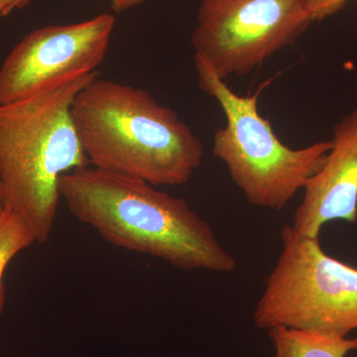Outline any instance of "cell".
<instances>
[{"mask_svg":"<svg viewBox=\"0 0 357 357\" xmlns=\"http://www.w3.org/2000/svg\"><path fill=\"white\" fill-rule=\"evenodd\" d=\"M59 191L79 222L116 248L185 271L229 273L236 268L210 223L184 199L146 181L88 166L63 175Z\"/></svg>","mask_w":357,"mask_h":357,"instance_id":"1","label":"cell"},{"mask_svg":"<svg viewBox=\"0 0 357 357\" xmlns=\"http://www.w3.org/2000/svg\"><path fill=\"white\" fill-rule=\"evenodd\" d=\"M70 114L89 166L100 170L173 187L188 184L203 162L196 133L146 89L96 77Z\"/></svg>","mask_w":357,"mask_h":357,"instance_id":"2","label":"cell"},{"mask_svg":"<svg viewBox=\"0 0 357 357\" xmlns=\"http://www.w3.org/2000/svg\"><path fill=\"white\" fill-rule=\"evenodd\" d=\"M98 70L66 77L20 102L0 105V184L6 208L49 241L65 174L89 166L72 119L79 91Z\"/></svg>","mask_w":357,"mask_h":357,"instance_id":"3","label":"cell"},{"mask_svg":"<svg viewBox=\"0 0 357 357\" xmlns=\"http://www.w3.org/2000/svg\"><path fill=\"white\" fill-rule=\"evenodd\" d=\"M199 89L217 100L225 124L213 138V153L227 167L249 204L280 211L325 162L332 141L293 149L284 144L258 109V93L239 96L206 61L195 55Z\"/></svg>","mask_w":357,"mask_h":357,"instance_id":"4","label":"cell"},{"mask_svg":"<svg viewBox=\"0 0 357 357\" xmlns=\"http://www.w3.org/2000/svg\"><path fill=\"white\" fill-rule=\"evenodd\" d=\"M282 250L253 312L258 328H302L347 337L357 330V268L324 251L319 238L281 230Z\"/></svg>","mask_w":357,"mask_h":357,"instance_id":"5","label":"cell"},{"mask_svg":"<svg viewBox=\"0 0 357 357\" xmlns=\"http://www.w3.org/2000/svg\"><path fill=\"white\" fill-rule=\"evenodd\" d=\"M312 22L307 0H202L192 44L222 79L245 76Z\"/></svg>","mask_w":357,"mask_h":357,"instance_id":"6","label":"cell"},{"mask_svg":"<svg viewBox=\"0 0 357 357\" xmlns=\"http://www.w3.org/2000/svg\"><path fill=\"white\" fill-rule=\"evenodd\" d=\"M114 26V15L105 13L28 33L0 67V105L20 102L66 77L95 72L107 56Z\"/></svg>","mask_w":357,"mask_h":357,"instance_id":"7","label":"cell"},{"mask_svg":"<svg viewBox=\"0 0 357 357\" xmlns=\"http://www.w3.org/2000/svg\"><path fill=\"white\" fill-rule=\"evenodd\" d=\"M331 141L332 148L305 185L291 223L302 236L319 238L332 220L357 222V109L340 119Z\"/></svg>","mask_w":357,"mask_h":357,"instance_id":"8","label":"cell"},{"mask_svg":"<svg viewBox=\"0 0 357 357\" xmlns=\"http://www.w3.org/2000/svg\"><path fill=\"white\" fill-rule=\"evenodd\" d=\"M267 335L273 357H347L357 351V337L281 326L269 328Z\"/></svg>","mask_w":357,"mask_h":357,"instance_id":"9","label":"cell"},{"mask_svg":"<svg viewBox=\"0 0 357 357\" xmlns=\"http://www.w3.org/2000/svg\"><path fill=\"white\" fill-rule=\"evenodd\" d=\"M35 243H37L36 236L31 227L22 218L6 208L0 218V314L6 302L4 272L18 253Z\"/></svg>","mask_w":357,"mask_h":357,"instance_id":"10","label":"cell"},{"mask_svg":"<svg viewBox=\"0 0 357 357\" xmlns=\"http://www.w3.org/2000/svg\"><path fill=\"white\" fill-rule=\"evenodd\" d=\"M347 0H307L314 21L325 20L344 8Z\"/></svg>","mask_w":357,"mask_h":357,"instance_id":"11","label":"cell"},{"mask_svg":"<svg viewBox=\"0 0 357 357\" xmlns=\"http://www.w3.org/2000/svg\"><path fill=\"white\" fill-rule=\"evenodd\" d=\"M145 0H110V6L115 13H122L140 6Z\"/></svg>","mask_w":357,"mask_h":357,"instance_id":"12","label":"cell"},{"mask_svg":"<svg viewBox=\"0 0 357 357\" xmlns=\"http://www.w3.org/2000/svg\"><path fill=\"white\" fill-rule=\"evenodd\" d=\"M30 0H0V18L15 8H21L26 6Z\"/></svg>","mask_w":357,"mask_h":357,"instance_id":"13","label":"cell"},{"mask_svg":"<svg viewBox=\"0 0 357 357\" xmlns=\"http://www.w3.org/2000/svg\"><path fill=\"white\" fill-rule=\"evenodd\" d=\"M4 211H6V202H4L3 190L0 184V218L3 215Z\"/></svg>","mask_w":357,"mask_h":357,"instance_id":"14","label":"cell"}]
</instances>
